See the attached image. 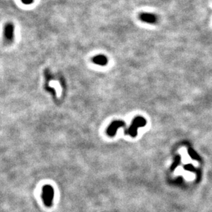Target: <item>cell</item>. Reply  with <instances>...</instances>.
I'll list each match as a JSON object with an SVG mask.
<instances>
[{"label":"cell","mask_w":212,"mask_h":212,"mask_svg":"<svg viewBox=\"0 0 212 212\" xmlns=\"http://www.w3.org/2000/svg\"><path fill=\"white\" fill-rule=\"evenodd\" d=\"M146 124V120L142 117H137L132 120L131 125L128 128L124 130V134L129 135L132 137H135L137 135V130L140 127L145 126Z\"/></svg>","instance_id":"obj_1"},{"label":"cell","mask_w":212,"mask_h":212,"mask_svg":"<svg viewBox=\"0 0 212 212\" xmlns=\"http://www.w3.org/2000/svg\"><path fill=\"white\" fill-rule=\"evenodd\" d=\"M54 196V190L51 185H45L43 187L42 198L46 207H50L52 205L53 199Z\"/></svg>","instance_id":"obj_2"},{"label":"cell","mask_w":212,"mask_h":212,"mask_svg":"<svg viewBox=\"0 0 212 212\" xmlns=\"http://www.w3.org/2000/svg\"><path fill=\"white\" fill-rule=\"evenodd\" d=\"M121 127L124 128V130L126 129L125 122L122 121V120H115L108 126L107 130L108 135L110 137H114L116 135L117 131L118 130V128Z\"/></svg>","instance_id":"obj_3"},{"label":"cell","mask_w":212,"mask_h":212,"mask_svg":"<svg viewBox=\"0 0 212 212\" xmlns=\"http://www.w3.org/2000/svg\"><path fill=\"white\" fill-rule=\"evenodd\" d=\"M139 19L142 22L150 24H155L158 20L157 17L151 13H141L139 14Z\"/></svg>","instance_id":"obj_4"},{"label":"cell","mask_w":212,"mask_h":212,"mask_svg":"<svg viewBox=\"0 0 212 212\" xmlns=\"http://www.w3.org/2000/svg\"><path fill=\"white\" fill-rule=\"evenodd\" d=\"M5 37L7 41L12 42L14 38V26L12 23H7L4 29Z\"/></svg>","instance_id":"obj_5"},{"label":"cell","mask_w":212,"mask_h":212,"mask_svg":"<svg viewBox=\"0 0 212 212\" xmlns=\"http://www.w3.org/2000/svg\"><path fill=\"white\" fill-rule=\"evenodd\" d=\"M92 61L94 63L100 66H105L108 63V59L107 57L104 55H98L92 58Z\"/></svg>","instance_id":"obj_6"},{"label":"cell","mask_w":212,"mask_h":212,"mask_svg":"<svg viewBox=\"0 0 212 212\" xmlns=\"http://www.w3.org/2000/svg\"><path fill=\"white\" fill-rule=\"evenodd\" d=\"M22 2L24 4L29 5V4H31L32 3H33L34 0H22Z\"/></svg>","instance_id":"obj_7"}]
</instances>
